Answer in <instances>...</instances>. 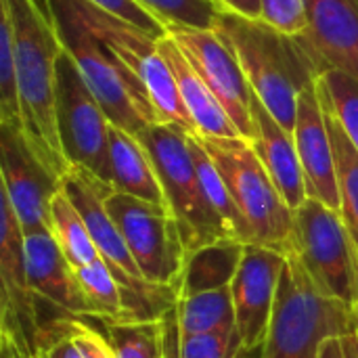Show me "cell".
Returning <instances> with one entry per match:
<instances>
[{
    "instance_id": "1",
    "label": "cell",
    "mask_w": 358,
    "mask_h": 358,
    "mask_svg": "<svg viewBox=\"0 0 358 358\" xmlns=\"http://www.w3.org/2000/svg\"><path fill=\"white\" fill-rule=\"evenodd\" d=\"M216 31L235 52L254 94L273 117L294 132L298 101L325 73L300 36H287L273 25L222 13Z\"/></svg>"
},
{
    "instance_id": "2",
    "label": "cell",
    "mask_w": 358,
    "mask_h": 358,
    "mask_svg": "<svg viewBox=\"0 0 358 358\" xmlns=\"http://www.w3.org/2000/svg\"><path fill=\"white\" fill-rule=\"evenodd\" d=\"M15 31L21 134L34 155L61 180L71 168L57 126V61L63 52L55 27L29 0H4Z\"/></svg>"
},
{
    "instance_id": "3",
    "label": "cell",
    "mask_w": 358,
    "mask_h": 358,
    "mask_svg": "<svg viewBox=\"0 0 358 358\" xmlns=\"http://www.w3.org/2000/svg\"><path fill=\"white\" fill-rule=\"evenodd\" d=\"M63 52L76 63L109 122L132 134L162 124L145 88L88 25L80 0H48Z\"/></svg>"
},
{
    "instance_id": "4",
    "label": "cell",
    "mask_w": 358,
    "mask_h": 358,
    "mask_svg": "<svg viewBox=\"0 0 358 358\" xmlns=\"http://www.w3.org/2000/svg\"><path fill=\"white\" fill-rule=\"evenodd\" d=\"M348 334H357L355 308L325 296L289 252L260 358H319L325 340Z\"/></svg>"
},
{
    "instance_id": "5",
    "label": "cell",
    "mask_w": 358,
    "mask_h": 358,
    "mask_svg": "<svg viewBox=\"0 0 358 358\" xmlns=\"http://www.w3.org/2000/svg\"><path fill=\"white\" fill-rule=\"evenodd\" d=\"M214 166L224 178L237 208L254 231L256 245H264L283 254L296 245V212L287 206L271 174L258 159L250 141L235 138H201Z\"/></svg>"
},
{
    "instance_id": "6",
    "label": "cell",
    "mask_w": 358,
    "mask_h": 358,
    "mask_svg": "<svg viewBox=\"0 0 358 358\" xmlns=\"http://www.w3.org/2000/svg\"><path fill=\"white\" fill-rule=\"evenodd\" d=\"M187 136L185 130L172 124H153L138 134L155 166L166 206L176 218L185 250L191 254L227 237L206 201Z\"/></svg>"
},
{
    "instance_id": "7",
    "label": "cell",
    "mask_w": 358,
    "mask_h": 358,
    "mask_svg": "<svg viewBox=\"0 0 358 358\" xmlns=\"http://www.w3.org/2000/svg\"><path fill=\"white\" fill-rule=\"evenodd\" d=\"M80 6L94 34L141 82L159 122L197 136V128L180 99L174 71L159 50V38L92 6L88 0H80Z\"/></svg>"
},
{
    "instance_id": "8",
    "label": "cell",
    "mask_w": 358,
    "mask_h": 358,
    "mask_svg": "<svg viewBox=\"0 0 358 358\" xmlns=\"http://www.w3.org/2000/svg\"><path fill=\"white\" fill-rule=\"evenodd\" d=\"M315 285L355 308L358 302V245L338 210L306 199L296 210V245Z\"/></svg>"
},
{
    "instance_id": "9",
    "label": "cell",
    "mask_w": 358,
    "mask_h": 358,
    "mask_svg": "<svg viewBox=\"0 0 358 358\" xmlns=\"http://www.w3.org/2000/svg\"><path fill=\"white\" fill-rule=\"evenodd\" d=\"M143 279L180 292L187 250L168 206L111 191L105 199Z\"/></svg>"
},
{
    "instance_id": "10",
    "label": "cell",
    "mask_w": 358,
    "mask_h": 358,
    "mask_svg": "<svg viewBox=\"0 0 358 358\" xmlns=\"http://www.w3.org/2000/svg\"><path fill=\"white\" fill-rule=\"evenodd\" d=\"M61 189L67 193L71 203L82 214V218L90 231V237L99 250V256L109 266V271L120 281V285L126 292H130L134 298H138V300L147 302L149 306H153L155 310H159L162 315L172 310L178 300V289L157 287L143 279L117 224L113 222V218L107 210L105 199L113 191V187L109 182H105L103 178H99L96 174L88 172L84 168L71 166L67 170V174L61 178Z\"/></svg>"
},
{
    "instance_id": "11",
    "label": "cell",
    "mask_w": 358,
    "mask_h": 358,
    "mask_svg": "<svg viewBox=\"0 0 358 358\" xmlns=\"http://www.w3.org/2000/svg\"><path fill=\"white\" fill-rule=\"evenodd\" d=\"M57 126L69 166L84 168L109 182L111 122L76 63L65 52H61L57 61Z\"/></svg>"
},
{
    "instance_id": "12",
    "label": "cell",
    "mask_w": 358,
    "mask_h": 358,
    "mask_svg": "<svg viewBox=\"0 0 358 358\" xmlns=\"http://www.w3.org/2000/svg\"><path fill=\"white\" fill-rule=\"evenodd\" d=\"M0 342L34 358L40 329V298L27 279L25 235L10 201L0 191Z\"/></svg>"
},
{
    "instance_id": "13",
    "label": "cell",
    "mask_w": 358,
    "mask_h": 358,
    "mask_svg": "<svg viewBox=\"0 0 358 358\" xmlns=\"http://www.w3.org/2000/svg\"><path fill=\"white\" fill-rule=\"evenodd\" d=\"M180 46L185 57L210 86L214 96L220 101L231 122L239 130L241 138L252 141L254 120L252 101L254 90L235 57L231 46L220 38L216 29L178 27L168 31Z\"/></svg>"
},
{
    "instance_id": "14",
    "label": "cell",
    "mask_w": 358,
    "mask_h": 358,
    "mask_svg": "<svg viewBox=\"0 0 358 358\" xmlns=\"http://www.w3.org/2000/svg\"><path fill=\"white\" fill-rule=\"evenodd\" d=\"M0 176L23 235L50 233L48 210L61 180L34 155L21 130L6 124H0Z\"/></svg>"
},
{
    "instance_id": "15",
    "label": "cell",
    "mask_w": 358,
    "mask_h": 358,
    "mask_svg": "<svg viewBox=\"0 0 358 358\" xmlns=\"http://www.w3.org/2000/svg\"><path fill=\"white\" fill-rule=\"evenodd\" d=\"M285 262L287 254L283 252L256 243L245 245L231 292L235 304V327L248 352L262 350L266 342Z\"/></svg>"
},
{
    "instance_id": "16",
    "label": "cell",
    "mask_w": 358,
    "mask_h": 358,
    "mask_svg": "<svg viewBox=\"0 0 358 358\" xmlns=\"http://www.w3.org/2000/svg\"><path fill=\"white\" fill-rule=\"evenodd\" d=\"M294 138L304 172L306 195L340 212L334 145L317 86L304 90L298 101Z\"/></svg>"
},
{
    "instance_id": "17",
    "label": "cell",
    "mask_w": 358,
    "mask_h": 358,
    "mask_svg": "<svg viewBox=\"0 0 358 358\" xmlns=\"http://www.w3.org/2000/svg\"><path fill=\"white\" fill-rule=\"evenodd\" d=\"M308 27L300 36L323 71L358 80V0H304Z\"/></svg>"
},
{
    "instance_id": "18",
    "label": "cell",
    "mask_w": 358,
    "mask_h": 358,
    "mask_svg": "<svg viewBox=\"0 0 358 358\" xmlns=\"http://www.w3.org/2000/svg\"><path fill=\"white\" fill-rule=\"evenodd\" d=\"M27 279L34 294L50 306L71 317H92V308L78 281L76 268L69 264L50 233L25 237Z\"/></svg>"
},
{
    "instance_id": "19",
    "label": "cell",
    "mask_w": 358,
    "mask_h": 358,
    "mask_svg": "<svg viewBox=\"0 0 358 358\" xmlns=\"http://www.w3.org/2000/svg\"><path fill=\"white\" fill-rule=\"evenodd\" d=\"M252 120L254 136L250 145L254 147L258 159L271 174L287 206L296 212L308 199V195L294 132L283 128L256 94L252 101Z\"/></svg>"
},
{
    "instance_id": "20",
    "label": "cell",
    "mask_w": 358,
    "mask_h": 358,
    "mask_svg": "<svg viewBox=\"0 0 358 358\" xmlns=\"http://www.w3.org/2000/svg\"><path fill=\"white\" fill-rule=\"evenodd\" d=\"M159 50L174 71L180 99L197 128V136L201 138L241 136L235 124L231 122L229 113L220 105V101L214 96L210 86L203 82V78L197 73V69L191 65V61L185 57V52L180 50V46L174 42L170 34L159 38Z\"/></svg>"
},
{
    "instance_id": "21",
    "label": "cell",
    "mask_w": 358,
    "mask_h": 358,
    "mask_svg": "<svg viewBox=\"0 0 358 358\" xmlns=\"http://www.w3.org/2000/svg\"><path fill=\"white\" fill-rule=\"evenodd\" d=\"M34 358H113L103 331L86 317H71L40 298Z\"/></svg>"
},
{
    "instance_id": "22",
    "label": "cell",
    "mask_w": 358,
    "mask_h": 358,
    "mask_svg": "<svg viewBox=\"0 0 358 358\" xmlns=\"http://www.w3.org/2000/svg\"><path fill=\"white\" fill-rule=\"evenodd\" d=\"M109 166L113 191L166 206L164 189L147 147L136 134L113 124L109 128Z\"/></svg>"
},
{
    "instance_id": "23",
    "label": "cell",
    "mask_w": 358,
    "mask_h": 358,
    "mask_svg": "<svg viewBox=\"0 0 358 358\" xmlns=\"http://www.w3.org/2000/svg\"><path fill=\"white\" fill-rule=\"evenodd\" d=\"M243 252H245L243 243L233 239H220L216 243L203 245L187 254L178 296L231 287L241 266Z\"/></svg>"
},
{
    "instance_id": "24",
    "label": "cell",
    "mask_w": 358,
    "mask_h": 358,
    "mask_svg": "<svg viewBox=\"0 0 358 358\" xmlns=\"http://www.w3.org/2000/svg\"><path fill=\"white\" fill-rule=\"evenodd\" d=\"M187 141H189V149L193 153V162H195V168H197V176H199L206 201H208L214 218L222 227L224 237L233 239V241H239L243 245L256 243L252 227L248 224V220L243 218L241 210L237 208V203H235V199H233L224 178L220 176L218 168L214 166L210 153L203 149L199 136H191L189 134Z\"/></svg>"
},
{
    "instance_id": "25",
    "label": "cell",
    "mask_w": 358,
    "mask_h": 358,
    "mask_svg": "<svg viewBox=\"0 0 358 358\" xmlns=\"http://www.w3.org/2000/svg\"><path fill=\"white\" fill-rule=\"evenodd\" d=\"M176 338H193L235 327V304L231 287L178 296L176 306Z\"/></svg>"
},
{
    "instance_id": "26",
    "label": "cell",
    "mask_w": 358,
    "mask_h": 358,
    "mask_svg": "<svg viewBox=\"0 0 358 358\" xmlns=\"http://www.w3.org/2000/svg\"><path fill=\"white\" fill-rule=\"evenodd\" d=\"M319 92V88H317ZM321 105L325 111L331 145H334V157H336V176H338V193H340V216L352 235L358 245V149L340 126L338 117L334 115L327 101L321 96Z\"/></svg>"
},
{
    "instance_id": "27",
    "label": "cell",
    "mask_w": 358,
    "mask_h": 358,
    "mask_svg": "<svg viewBox=\"0 0 358 358\" xmlns=\"http://www.w3.org/2000/svg\"><path fill=\"white\" fill-rule=\"evenodd\" d=\"M50 235L55 237L57 245L69 260L73 268L88 266L96 262L99 250L90 237V231L78 212V208L71 203L67 193L59 189L55 197L50 199Z\"/></svg>"
},
{
    "instance_id": "28",
    "label": "cell",
    "mask_w": 358,
    "mask_h": 358,
    "mask_svg": "<svg viewBox=\"0 0 358 358\" xmlns=\"http://www.w3.org/2000/svg\"><path fill=\"white\" fill-rule=\"evenodd\" d=\"M99 321V319H96ZM103 336L107 338L113 358H170L168 352V323L134 321V323H109L99 321Z\"/></svg>"
},
{
    "instance_id": "29",
    "label": "cell",
    "mask_w": 358,
    "mask_h": 358,
    "mask_svg": "<svg viewBox=\"0 0 358 358\" xmlns=\"http://www.w3.org/2000/svg\"><path fill=\"white\" fill-rule=\"evenodd\" d=\"M0 124L15 126L21 130L15 31L10 10L4 0H0Z\"/></svg>"
},
{
    "instance_id": "30",
    "label": "cell",
    "mask_w": 358,
    "mask_h": 358,
    "mask_svg": "<svg viewBox=\"0 0 358 358\" xmlns=\"http://www.w3.org/2000/svg\"><path fill=\"white\" fill-rule=\"evenodd\" d=\"M151 15H155L166 29L195 27V29H216L222 15L214 0H136Z\"/></svg>"
},
{
    "instance_id": "31",
    "label": "cell",
    "mask_w": 358,
    "mask_h": 358,
    "mask_svg": "<svg viewBox=\"0 0 358 358\" xmlns=\"http://www.w3.org/2000/svg\"><path fill=\"white\" fill-rule=\"evenodd\" d=\"M317 88L321 92V96L327 101V105L331 107L334 115L338 117L340 126L344 128V132L348 134V138L352 141V145L358 149V80L338 71V69H329L325 71L319 82Z\"/></svg>"
},
{
    "instance_id": "32",
    "label": "cell",
    "mask_w": 358,
    "mask_h": 358,
    "mask_svg": "<svg viewBox=\"0 0 358 358\" xmlns=\"http://www.w3.org/2000/svg\"><path fill=\"white\" fill-rule=\"evenodd\" d=\"M245 355L237 329L182 338L176 346V358H243Z\"/></svg>"
},
{
    "instance_id": "33",
    "label": "cell",
    "mask_w": 358,
    "mask_h": 358,
    "mask_svg": "<svg viewBox=\"0 0 358 358\" xmlns=\"http://www.w3.org/2000/svg\"><path fill=\"white\" fill-rule=\"evenodd\" d=\"M262 21L287 36H302L308 27L304 0H262Z\"/></svg>"
},
{
    "instance_id": "34",
    "label": "cell",
    "mask_w": 358,
    "mask_h": 358,
    "mask_svg": "<svg viewBox=\"0 0 358 358\" xmlns=\"http://www.w3.org/2000/svg\"><path fill=\"white\" fill-rule=\"evenodd\" d=\"M88 2L92 6L113 15V17H117V19L130 23V25L155 36V38L168 36L166 25L155 15H151L143 4H138L136 0H88Z\"/></svg>"
},
{
    "instance_id": "35",
    "label": "cell",
    "mask_w": 358,
    "mask_h": 358,
    "mask_svg": "<svg viewBox=\"0 0 358 358\" xmlns=\"http://www.w3.org/2000/svg\"><path fill=\"white\" fill-rule=\"evenodd\" d=\"M319 358H358V336H334L321 346Z\"/></svg>"
},
{
    "instance_id": "36",
    "label": "cell",
    "mask_w": 358,
    "mask_h": 358,
    "mask_svg": "<svg viewBox=\"0 0 358 358\" xmlns=\"http://www.w3.org/2000/svg\"><path fill=\"white\" fill-rule=\"evenodd\" d=\"M222 13H231L243 19L260 21L262 19V0H214Z\"/></svg>"
},
{
    "instance_id": "37",
    "label": "cell",
    "mask_w": 358,
    "mask_h": 358,
    "mask_svg": "<svg viewBox=\"0 0 358 358\" xmlns=\"http://www.w3.org/2000/svg\"><path fill=\"white\" fill-rule=\"evenodd\" d=\"M34 6H36V10L52 25V10H50V2L48 0H29Z\"/></svg>"
},
{
    "instance_id": "38",
    "label": "cell",
    "mask_w": 358,
    "mask_h": 358,
    "mask_svg": "<svg viewBox=\"0 0 358 358\" xmlns=\"http://www.w3.org/2000/svg\"><path fill=\"white\" fill-rule=\"evenodd\" d=\"M355 319H357V336H358V302L355 304Z\"/></svg>"
},
{
    "instance_id": "39",
    "label": "cell",
    "mask_w": 358,
    "mask_h": 358,
    "mask_svg": "<svg viewBox=\"0 0 358 358\" xmlns=\"http://www.w3.org/2000/svg\"><path fill=\"white\" fill-rule=\"evenodd\" d=\"M250 355H254V352H250ZM250 355H248V357H245V358H250ZM258 358H260V355H258Z\"/></svg>"
}]
</instances>
